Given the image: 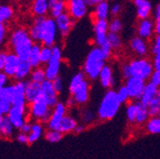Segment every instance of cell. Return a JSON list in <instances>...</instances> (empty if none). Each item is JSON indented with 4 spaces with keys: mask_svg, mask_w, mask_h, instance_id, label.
Listing matches in <instances>:
<instances>
[{
    "mask_svg": "<svg viewBox=\"0 0 160 159\" xmlns=\"http://www.w3.org/2000/svg\"><path fill=\"white\" fill-rule=\"evenodd\" d=\"M54 21H55V24L57 27L58 33L63 37H66L69 35V33L74 24V20L70 16V14L67 12L62 13L57 18H55Z\"/></svg>",
    "mask_w": 160,
    "mask_h": 159,
    "instance_id": "7c38bea8",
    "label": "cell"
},
{
    "mask_svg": "<svg viewBox=\"0 0 160 159\" xmlns=\"http://www.w3.org/2000/svg\"><path fill=\"white\" fill-rule=\"evenodd\" d=\"M61 59H62L61 49H60V47L54 45L52 47V56L51 58V60L46 64V68H45L46 80L52 82L57 76H59Z\"/></svg>",
    "mask_w": 160,
    "mask_h": 159,
    "instance_id": "52a82bcc",
    "label": "cell"
},
{
    "mask_svg": "<svg viewBox=\"0 0 160 159\" xmlns=\"http://www.w3.org/2000/svg\"><path fill=\"white\" fill-rule=\"evenodd\" d=\"M100 2V0H85V3L88 7H96V5Z\"/></svg>",
    "mask_w": 160,
    "mask_h": 159,
    "instance_id": "91938a15",
    "label": "cell"
},
{
    "mask_svg": "<svg viewBox=\"0 0 160 159\" xmlns=\"http://www.w3.org/2000/svg\"><path fill=\"white\" fill-rule=\"evenodd\" d=\"M107 40L112 48V50H118L121 48L122 46V40L121 37L118 33H112V32H109L108 33V37Z\"/></svg>",
    "mask_w": 160,
    "mask_h": 159,
    "instance_id": "f35d334b",
    "label": "cell"
},
{
    "mask_svg": "<svg viewBox=\"0 0 160 159\" xmlns=\"http://www.w3.org/2000/svg\"><path fill=\"white\" fill-rule=\"evenodd\" d=\"M154 32L156 35H160V16L155 17L154 21Z\"/></svg>",
    "mask_w": 160,
    "mask_h": 159,
    "instance_id": "680465c9",
    "label": "cell"
},
{
    "mask_svg": "<svg viewBox=\"0 0 160 159\" xmlns=\"http://www.w3.org/2000/svg\"><path fill=\"white\" fill-rule=\"evenodd\" d=\"M146 130L152 134L160 133V116L150 117L146 123Z\"/></svg>",
    "mask_w": 160,
    "mask_h": 159,
    "instance_id": "8d00e7d4",
    "label": "cell"
},
{
    "mask_svg": "<svg viewBox=\"0 0 160 159\" xmlns=\"http://www.w3.org/2000/svg\"><path fill=\"white\" fill-rule=\"evenodd\" d=\"M9 44L12 52L16 54L21 61H28L33 41L29 33V30L25 28H16L10 35Z\"/></svg>",
    "mask_w": 160,
    "mask_h": 159,
    "instance_id": "6da1fadb",
    "label": "cell"
},
{
    "mask_svg": "<svg viewBox=\"0 0 160 159\" xmlns=\"http://www.w3.org/2000/svg\"><path fill=\"white\" fill-rule=\"evenodd\" d=\"M7 38V27L6 24H0V47H1Z\"/></svg>",
    "mask_w": 160,
    "mask_h": 159,
    "instance_id": "f907efd6",
    "label": "cell"
},
{
    "mask_svg": "<svg viewBox=\"0 0 160 159\" xmlns=\"http://www.w3.org/2000/svg\"><path fill=\"white\" fill-rule=\"evenodd\" d=\"M40 96H41V84L28 81L26 92H25L27 104H32Z\"/></svg>",
    "mask_w": 160,
    "mask_h": 159,
    "instance_id": "7402d4cb",
    "label": "cell"
},
{
    "mask_svg": "<svg viewBox=\"0 0 160 159\" xmlns=\"http://www.w3.org/2000/svg\"><path fill=\"white\" fill-rule=\"evenodd\" d=\"M67 2V12L73 20L81 19L87 14L88 6L85 3V0H70Z\"/></svg>",
    "mask_w": 160,
    "mask_h": 159,
    "instance_id": "ba28073f",
    "label": "cell"
},
{
    "mask_svg": "<svg viewBox=\"0 0 160 159\" xmlns=\"http://www.w3.org/2000/svg\"><path fill=\"white\" fill-rule=\"evenodd\" d=\"M31 129H32V123H30V122H25L24 124H23V126L19 129V131H20V132H22V133H25V134H29L30 132H31Z\"/></svg>",
    "mask_w": 160,
    "mask_h": 159,
    "instance_id": "9f6ffc18",
    "label": "cell"
},
{
    "mask_svg": "<svg viewBox=\"0 0 160 159\" xmlns=\"http://www.w3.org/2000/svg\"><path fill=\"white\" fill-rule=\"evenodd\" d=\"M16 140H17V142L21 143V144H28L29 143V141H28V135L25 134V133H22V132H19L16 135Z\"/></svg>",
    "mask_w": 160,
    "mask_h": 159,
    "instance_id": "11a10c76",
    "label": "cell"
},
{
    "mask_svg": "<svg viewBox=\"0 0 160 159\" xmlns=\"http://www.w3.org/2000/svg\"><path fill=\"white\" fill-rule=\"evenodd\" d=\"M77 121L74 117H72V115H68L66 114L64 116V118L61 120L60 124L58 125L56 131L60 132L61 133H69L72 132H74L76 126H77Z\"/></svg>",
    "mask_w": 160,
    "mask_h": 159,
    "instance_id": "cb8c5ba5",
    "label": "cell"
},
{
    "mask_svg": "<svg viewBox=\"0 0 160 159\" xmlns=\"http://www.w3.org/2000/svg\"><path fill=\"white\" fill-rule=\"evenodd\" d=\"M57 34L58 31L54 19L46 16L41 24V45L53 47L56 41Z\"/></svg>",
    "mask_w": 160,
    "mask_h": 159,
    "instance_id": "8992f818",
    "label": "cell"
},
{
    "mask_svg": "<svg viewBox=\"0 0 160 159\" xmlns=\"http://www.w3.org/2000/svg\"><path fill=\"white\" fill-rule=\"evenodd\" d=\"M3 114L1 113V112H0V124H1V121H2V118H3Z\"/></svg>",
    "mask_w": 160,
    "mask_h": 159,
    "instance_id": "e7e4bbea",
    "label": "cell"
},
{
    "mask_svg": "<svg viewBox=\"0 0 160 159\" xmlns=\"http://www.w3.org/2000/svg\"><path fill=\"white\" fill-rule=\"evenodd\" d=\"M150 83L154 85L155 87H160V72L154 71L150 77Z\"/></svg>",
    "mask_w": 160,
    "mask_h": 159,
    "instance_id": "c3c4849f",
    "label": "cell"
},
{
    "mask_svg": "<svg viewBox=\"0 0 160 159\" xmlns=\"http://www.w3.org/2000/svg\"><path fill=\"white\" fill-rule=\"evenodd\" d=\"M121 10H122L121 4L120 3H113L112 6H110V14L115 18V16H117L120 13Z\"/></svg>",
    "mask_w": 160,
    "mask_h": 159,
    "instance_id": "7dc6e473",
    "label": "cell"
},
{
    "mask_svg": "<svg viewBox=\"0 0 160 159\" xmlns=\"http://www.w3.org/2000/svg\"><path fill=\"white\" fill-rule=\"evenodd\" d=\"M20 62H21V60H20L19 57L16 54H14L13 52H8L5 68L3 70L4 73L9 78H13Z\"/></svg>",
    "mask_w": 160,
    "mask_h": 159,
    "instance_id": "ac0fdd59",
    "label": "cell"
},
{
    "mask_svg": "<svg viewBox=\"0 0 160 159\" xmlns=\"http://www.w3.org/2000/svg\"><path fill=\"white\" fill-rule=\"evenodd\" d=\"M120 105L121 103L117 97L116 92L112 89L108 90L98 106L97 117L103 121L111 120L117 114L120 109Z\"/></svg>",
    "mask_w": 160,
    "mask_h": 159,
    "instance_id": "3957f363",
    "label": "cell"
},
{
    "mask_svg": "<svg viewBox=\"0 0 160 159\" xmlns=\"http://www.w3.org/2000/svg\"><path fill=\"white\" fill-rule=\"evenodd\" d=\"M9 82V77L4 73V72H0V89L6 87Z\"/></svg>",
    "mask_w": 160,
    "mask_h": 159,
    "instance_id": "db71d44e",
    "label": "cell"
},
{
    "mask_svg": "<svg viewBox=\"0 0 160 159\" xmlns=\"http://www.w3.org/2000/svg\"><path fill=\"white\" fill-rule=\"evenodd\" d=\"M99 48L102 50V52L106 54V56H107L108 58L111 56V54H112V48H111V46H110V44H109L108 40H107L103 45L100 46Z\"/></svg>",
    "mask_w": 160,
    "mask_h": 159,
    "instance_id": "f5cc1de1",
    "label": "cell"
},
{
    "mask_svg": "<svg viewBox=\"0 0 160 159\" xmlns=\"http://www.w3.org/2000/svg\"><path fill=\"white\" fill-rule=\"evenodd\" d=\"M122 27H123V24L119 18H117V17L112 18V20L109 22V32L118 33L120 31L122 30Z\"/></svg>",
    "mask_w": 160,
    "mask_h": 159,
    "instance_id": "b9f144b4",
    "label": "cell"
},
{
    "mask_svg": "<svg viewBox=\"0 0 160 159\" xmlns=\"http://www.w3.org/2000/svg\"><path fill=\"white\" fill-rule=\"evenodd\" d=\"M46 80V72L45 69L43 68H36L32 69L31 75H30V81L38 83V84H42Z\"/></svg>",
    "mask_w": 160,
    "mask_h": 159,
    "instance_id": "e575fe53",
    "label": "cell"
},
{
    "mask_svg": "<svg viewBox=\"0 0 160 159\" xmlns=\"http://www.w3.org/2000/svg\"><path fill=\"white\" fill-rule=\"evenodd\" d=\"M13 9L10 5L0 4V24H6L13 16Z\"/></svg>",
    "mask_w": 160,
    "mask_h": 159,
    "instance_id": "836d02e7",
    "label": "cell"
},
{
    "mask_svg": "<svg viewBox=\"0 0 160 159\" xmlns=\"http://www.w3.org/2000/svg\"><path fill=\"white\" fill-rule=\"evenodd\" d=\"M67 112V107L64 103L58 102L56 106L52 109V112L50 118V121L47 124L49 130H56L58 125L61 122V120L66 115Z\"/></svg>",
    "mask_w": 160,
    "mask_h": 159,
    "instance_id": "9a60e30c",
    "label": "cell"
},
{
    "mask_svg": "<svg viewBox=\"0 0 160 159\" xmlns=\"http://www.w3.org/2000/svg\"><path fill=\"white\" fill-rule=\"evenodd\" d=\"M93 29L95 43L97 47H100L107 41L109 33V22L107 20H95Z\"/></svg>",
    "mask_w": 160,
    "mask_h": 159,
    "instance_id": "5bb4252c",
    "label": "cell"
},
{
    "mask_svg": "<svg viewBox=\"0 0 160 159\" xmlns=\"http://www.w3.org/2000/svg\"><path fill=\"white\" fill-rule=\"evenodd\" d=\"M116 94H117V97H118L119 101H120V103H121V104L126 103L130 99L129 92H128V90H127L125 85H122V86L119 87V89L116 91Z\"/></svg>",
    "mask_w": 160,
    "mask_h": 159,
    "instance_id": "7bdbcfd3",
    "label": "cell"
},
{
    "mask_svg": "<svg viewBox=\"0 0 160 159\" xmlns=\"http://www.w3.org/2000/svg\"><path fill=\"white\" fill-rule=\"evenodd\" d=\"M135 106H136V118H135V123L136 124H144L147 123V121L149 120L150 115H149V112H148V108L143 106L139 101L135 102Z\"/></svg>",
    "mask_w": 160,
    "mask_h": 159,
    "instance_id": "4dcf8cb0",
    "label": "cell"
},
{
    "mask_svg": "<svg viewBox=\"0 0 160 159\" xmlns=\"http://www.w3.org/2000/svg\"><path fill=\"white\" fill-rule=\"evenodd\" d=\"M48 3L50 8V15L53 19L67 12V2L63 0H48Z\"/></svg>",
    "mask_w": 160,
    "mask_h": 159,
    "instance_id": "603a6c76",
    "label": "cell"
},
{
    "mask_svg": "<svg viewBox=\"0 0 160 159\" xmlns=\"http://www.w3.org/2000/svg\"><path fill=\"white\" fill-rule=\"evenodd\" d=\"M158 88L155 87L154 85H152V83H146V86H145V89H144V92L139 99V102L141 103L143 106L147 107L149 106V104L151 103L152 99L153 98V96L155 95L156 92H157Z\"/></svg>",
    "mask_w": 160,
    "mask_h": 159,
    "instance_id": "484cf974",
    "label": "cell"
},
{
    "mask_svg": "<svg viewBox=\"0 0 160 159\" xmlns=\"http://www.w3.org/2000/svg\"><path fill=\"white\" fill-rule=\"evenodd\" d=\"M52 56V47H47L41 45L40 50V62L41 65H46Z\"/></svg>",
    "mask_w": 160,
    "mask_h": 159,
    "instance_id": "ab89813d",
    "label": "cell"
},
{
    "mask_svg": "<svg viewBox=\"0 0 160 159\" xmlns=\"http://www.w3.org/2000/svg\"><path fill=\"white\" fill-rule=\"evenodd\" d=\"M65 105H66V107H72V106L75 105V102H74L73 99L71 97V98H69V100L67 101V104H65Z\"/></svg>",
    "mask_w": 160,
    "mask_h": 159,
    "instance_id": "be15d7a7",
    "label": "cell"
},
{
    "mask_svg": "<svg viewBox=\"0 0 160 159\" xmlns=\"http://www.w3.org/2000/svg\"><path fill=\"white\" fill-rule=\"evenodd\" d=\"M107 59L109 58L99 47L92 49L88 53L83 65V72L85 73L86 77L91 80H95L99 78L100 72L106 65L105 62Z\"/></svg>",
    "mask_w": 160,
    "mask_h": 159,
    "instance_id": "7a4b0ae2",
    "label": "cell"
},
{
    "mask_svg": "<svg viewBox=\"0 0 160 159\" xmlns=\"http://www.w3.org/2000/svg\"><path fill=\"white\" fill-rule=\"evenodd\" d=\"M121 72H122V75H123V77L126 79V80L131 77L130 69H129V65H128V64H124V65L121 67Z\"/></svg>",
    "mask_w": 160,
    "mask_h": 159,
    "instance_id": "6f0895ef",
    "label": "cell"
},
{
    "mask_svg": "<svg viewBox=\"0 0 160 159\" xmlns=\"http://www.w3.org/2000/svg\"><path fill=\"white\" fill-rule=\"evenodd\" d=\"M133 3L136 7V15L140 20L149 19L152 10V3L148 0H134Z\"/></svg>",
    "mask_w": 160,
    "mask_h": 159,
    "instance_id": "ffe728a7",
    "label": "cell"
},
{
    "mask_svg": "<svg viewBox=\"0 0 160 159\" xmlns=\"http://www.w3.org/2000/svg\"><path fill=\"white\" fill-rule=\"evenodd\" d=\"M8 52L5 51H0V72H3L7 60Z\"/></svg>",
    "mask_w": 160,
    "mask_h": 159,
    "instance_id": "816d5d0a",
    "label": "cell"
},
{
    "mask_svg": "<svg viewBox=\"0 0 160 159\" xmlns=\"http://www.w3.org/2000/svg\"><path fill=\"white\" fill-rule=\"evenodd\" d=\"M148 112L150 117L158 116L160 113V90L158 89L155 95L152 99L151 103L148 106Z\"/></svg>",
    "mask_w": 160,
    "mask_h": 159,
    "instance_id": "d6a6232c",
    "label": "cell"
},
{
    "mask_svg": "<svg viewBox=\"0 0 160 159\" xmlns=\"http://www.w3.org/2000/svg\"><path fill=\"white\" fill-rule=\"evenodd\" d=\"M75 105H85L90 99V84L87 79L80 83L71 93Z\"/></svg>",
    "mask_w": 160,
    "mask_h": 159,
    "instance_id": "8fae6325",
    "label": "cell"
},
{
    "mask_svg": "<svg viewBox=\"0 0 160 159\" xmlns=\"http://www.w3.org/2000/svg\"><path fill=\"white\" fill-rule=\"evenodd\" d=\"M43 134V126L41 123L39 122H34L32 123V129H31V132L28 134V141L29 144H32L34 142H36L38 139L41 137V135Z\"/></svg>",
    "mask_w": 160,
    "mask_h": 159,
    "instance_id": "1f68e13d",
    "label": "cell"
},
{
    "mask_svg": "<svg viewBox=\"0 0 160 159\" xmlns=\"http://www.w3.org/2000/svg\"><path fill=\"white\" fill-rule=\"evenodd\" d=\"M85 129H86V126L84 124H78L74 130V132L75 133H81L82 132L85 131Z\"/></svg>",
    "mask_w": 160,
    "mask_h": 159,
    "instance_id": "94428289",
    "label": "cell"
},
{
    "mask_svg": "<svg viewBox=\"0 0 160 159\" xmlns=\"http://www.w3.org/2000/svg\"><path fill=\"white\" fill-rule=\"evenodd\" d=\"M151 52L153 55L160 52V35H156L153 39V43L151 48Z\"/></svg>",
    "mask_w": 160,
    "mask_h": 159,
    "instance_id": "681fc988",
    "label": "cell"
},
{
    "mask_svg": "<svg viewBox=\"0 0 160 159\" xmlns=\"http://www.w3.org/2000/svg\"><path fill=\"white\" fill-rule=\"evenodd\" d=\"M110 14V4L104 0H100V2L94 8V15L96 20H107Z\"/></svg>",
    "mask_w": 160,
    "mask_h": 159,
    "instance_id": "83f0119b",
    "label": "cell"
},
{
    "mask_svg": "<svg viewBox=\"0 0 160 159\" xmlns=\"http://www.w3.org/2000/svg\"><path fill=\"white\" fill-rule=\"evenodd\" d=\"M154 32V22L151 19H145V20H140L137 25V33L138 36L141 37L144 40L152 37Z\"/></svg>",
    "mask_w": 160,
    "mask_h": 159,
    "instance_id": "d6986e66",
    "label": "cell"
},
{
    "mask_svg": "<svg viewBox=\"0 0 160 159\" xmlns=\"http://www.w3.org/2000/svg\"><path fill=\"white\" fill-rule=\"evenodd\" d=\"M63 133L56 130H49L45 133V139L51 143H57L63 138Z\"/></svg>",
    "mask_w": 160,
    "mask_h": 159,
    "instance_id": "60d3db41",
    "label": "cell"
},
{
    "mask_svg": "<svg viewBox=\"0 0 160 159\" xmlns=\"http://www.w3.org/2000/svg\"><path fill=\"white\" fill-rule=\"evenodd\" d=\"M136 106L135 103H132L127 107L126 110V115H127V119L130 123H135V118H136Z\"/></svg>",
    "mask_w": 160,
    "mask_h": 159,
    "instance_id": "ee69618b",
    "label": "cell"
},
{
    "mask_svg": "<svg viewBox=\"0 0 160 159\" xmlns=\"http://www.w3.org/2000/svg\"><path fill=\"white\" fill-rule=\"evenodd\" d=\"M85 79H87V77H86V75H85V73L83 72H79L75 73L70 80V84H69V92H70V93H72L74 91V89L80 83L83 82Z\"/></svg>",
    "mask_w": 160,
    "mask_h": 159,
    "instance_id": "74e56055",
    "label": "cell"
},
{
    "mask_svg": "<svg viewBox=\"0 0 160 159\" xmlns=\"http://www.w3.org/2000/svg\"><path fill=\"white\" fill-rule=\"evenodd\" d=\"M99 81H100V85L105 89H112L114 86L115 80L113 78L112 69L110 65H105L102 71L100 72Z\"/></svg>",
    "mask_w": 160,
    "mask_h": 159,
    "instance_id": "44dd1931",
    "label": "cell"
},
{
    "mask_svg": "<svg viewBox=\"0 0 160 159\" xmlns=\"http://www.w3.org/2000/svg\"><path fill=\"white\" fill-rule=\"evenodd\" d=\"M30 105V115L33 120L41 124H48L52 112V109L49 107L45 99L40 96Z\"/></svg>",
    "mask_w": 160,
    "mask_h": 159,
    "instance_id": "5b68a950",
    "label": "cell"
},
{
    "mask_svg": "<svg viewBox=\"0 0 160 159\" xmlns=\"http://www.w3.org/2000/svg\"><path fill=\"white\" fill-rule=\"evenodd\" d=\"M130 47L132 51L140 57H144L149 52V45L146 40L139 36H134L130 42Z\"/></svg>",
    "mask_w": 160,
    "mask_h": 159,
    "instance_id": "e0dca14e",
    "label": "cell"
},
{
    "mask_svg": "<svg viewBox=\"0 0 160 159\" xmlns=\"http://www.w3.org/2000/svg\"><path fill=\"white\" fill-rule=\"evenodd\" d=\"M14 95V87L12 85H7L6 87L0 89V100L12 104V98Z\"/></svg>",
    "mask_w": 160,
    "mask_h": 159,
    "instance_id": "d590c367",
    "label": "cell"
},
{
    "mask_svg": "<svg viewBox=\"0 0 160 159\" xmlns=\"http://www.w3.org/2000/svg\"><path fill=\"white\" fill-rule=\"evenodd\" d=\"M26 114H27V106H12L7 116L10 119L12 124L13 125V127L19 130L25 122H27Z\"/></svg>",
    "mask_w": 160,
    "mask_h": 159,
    "instance_id": "9c48e42d",
    "label": "cell"
},
{
    "mask_svg": "<svg viewBox=\"0 0 160 159\" xmlns=\"http://www.w3.org/2000/svg\"><path fill=\"white\" fill-rule=\"evenodd\" d=\"M128 65L131 77L142 79L144 81L150 79L151 75L154 72L152 62L144 57L133 59L130 63H128Z\"/></svg>",
    "mask_w": 160,
    "mask_h": 159,
    "instance_id": "277c9868",
    "label": "cell"
},
{
    "mask_svg": "<svg viewBox=\"0 0 160 159\" xmlns=\"http://www.w3.org/2000/svg\"><path fill=\"white\" fill-rule=\"evenodd\" d=\"M32 71V68L28 61H21L17 68L15 75L13 76L12 79L15 80V82L25 81L27 80L28 77H30Z\"/></svg>",
    "mask_w": 160,
    "mask_h": 159,
    "instance_id": "d4e9b609",
    "label": "cell"
},
{
    "mask_svg": "<svg viewBox=\"0 0 160 159\" xmlns=\"http://www.w3.org/2000/svg\"><path fill=\"white\" fill-rule=\"evenodd\" d=\"M41 96L45 99L46 102L48 103L49 107L53 109L58 101V94L55 92L52 83L51 81L45 80L41 84Z\"/></svg>",
    "mask_w": 160,
    "mask_h": 159,
    "instance_id": "4fadbf2b",
    "label": "cell"
},
{
    "mask_svg": "<svg viewBox=\"0 0 160 159\" xmlns=\"http://www.w3.org/2000/svg\"><path fill=\"white\" fill-rule=\"evenodd\" d=\"M27 84H28V80L15 82L13 84L14 95L12 101V106H27V101L25 97Z\"/></svg>",
    "mask_w": 160,
    "mask_h": 159,
    "instance_id": "2e32d148",
    "label": "cell"
},
{
    "mask_svg": "<svg viewBox=\"0 0 160 159\" xmlns=\"http://www.w3.org/2000/svg\"><path fill=\"white\" fill-rule=\"evenodd\" d=\"M40 50H41V45L34 43L28 60V62L30 63L32 69L41 67V62H40Z\"/></svg>",
    "mask_w": 160,
    "mask_h": 159,
    "instance_id": "f546056e",
    "label": "cell"
},
{
    "mask_svg": "<svg viewBox=\"0 0 160 159\" xmlns=\"http://www.w3.org/2000/svg\"><path fill=\"white\" fill-rule=\"evenodd\" d=\"M81 116H82V121L84 123H86V124H89V123L92 122L94 120V117H95L94 113L92 111L88 110V109L87 110H84L82 112Z\"/></svg>",
    "mask_w": 160,
    "mask_h": 159,
    "instance_id": "bcb514c9",
    "label": "cell"
},
{
    "mask_svg": "<svg viewBox=\"0 0 160 159\" xmlns=\"http://www.w3.org/2000/svg\"><path fill=\"white\" fill-rule=\"evenodd\" d=\"M125 86L129 92L130 99H135V100L138 101L144 92V89L146 86V81L142 80V79H139V78L130 77L129 79L126 80Z\"/></svg>",
    "mask_w": 160,
    "mask_h": 159,
    "instance_id": "30bf717a",
    "label": "cell"
},
{
    "mask_svg": "<svg viewBox=\"0 0 160 159\" xmlns=\"http://www.w3.org/2000/svg\"><path fill=\"white\" fill-rule=\"evenodd\" d=\"M32 10L36 17H46L50 12L48 0H35L32 3Z\"/></svg>",
    "mask_w": 160,
    "mask_h": 159,
    "instance_id": "4316f807",
    "label": "cell"
},
{
    "mask_svg": "<svg viewBox=\"0 0 160 159\" xmlns=\"http://www.w3.org/2000/svg\"><path fill=\"white\" fill-rule=\"evenodd\" d=\"M52 86L55 90V92H57V94L59 95L60 93H62L63 91H64V80H63V78L61 76H57L53 81H52Z\"/></svg>",
    "mask_w": 160,
    "mask_h": 159,
    "instance_id": "f6af8a7d",
    "label": "cell"
},
{
    "mask_svg": "<svg viewBox=\"0 0 160 159\" xmlns=\"http://www.w3.org/2000/svg\"><path fill=\"white\" fill-rule=\"evenodd\" d=\"M14 127L10 121L7 115H4L2 118L1 124H0V136L4 138H11L13 135L14 132Z\"/></svg>",
    "mask_w": 160,
    "mask_h": 159,
    "instance_id": "f1b7e54d",
    "label": "cell"
},
{
    "mask_svg": "<svg viewBox=\"0 0 160 159\" xmlns=\"http://www.w3.org/2000/svg\"><path fill=\"white\" fill-rule=\"evenodd\" d=\"M154 15H155V17H158V16H160V3H158V4H157V6L155 7Z\"/></svg>",
    "mask_w": 160,
    "mask_h": 159,
    "instance_id": "6125c7cd",
    "label": "cell"
}]
</instances>
